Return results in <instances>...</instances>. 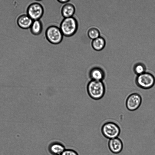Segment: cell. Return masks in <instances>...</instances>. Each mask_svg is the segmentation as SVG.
I'll use <instances>...</instances> for the list:
<instances>
[{"label":"cell","instance_id":"obj_1","mask_svg":"<svg viewBox=\"0 0 155 155\" xmlns=\"http://www.w3.org/2000/svg\"><path fill=\"white\" fill-rule=\"evenodd\" d=\"M88 94L92 99L98 100L102 98L105 94V87L103 81L91 80L88 84Z\"/></svg>","mask_w":155,"mask_h":155},{"label":"cell","instance_id":"obj_2","mask_svg":"<svg viewBox=\"0 0 155 155\" xmlns=\"http://www.w3.org/2000/svg\"><path fill=\"white\" fill-rule=\"evenodd\" d=\"M78 27L77 20L72 17L64 18L61 22L60 28L63 35L69 37L76 33Z\"/></svg>","mask_w":155,"mask_h":155},{"label":"cell","instance_id":"obj_3","mask_svg":"<svg viewBox=\"0 0 155 155\" xmlns=\"http://www.w3.org/2000/svg\"><path fill=\"white\" fill-rule=\"evenodd\" d=\"M135 82L137 85L144 89L153 87L155 84V77L151 73L146 72L136 77Z\"/></svg>","mask_w":155,"mask_h":155},{"label":"cell","instance_id":"obj_4","mask_svg":"<svg viewBox=\"0 0 155 155\" xmlns=\"http://www.w3.org/2000/svg\"><path fill=\"white\" fill-rule=\"evenodd\" d=\"M101 131L105 137L110 140L118 137L120 133V129L117 124L110 121L103 125Z\"/></svg>","mask_w":155,"mask_h":155},{"label":"cell","instance_id":"obj_5","mask_svg":"<svg viewBox=\"0 0 155 155\" xmlns=\"http://www.w3.org/2000/svg\"><path fill=\"white\" fill-rule=\"evenodd\" d=\"M63 36L60 28L54 25L48 27L45 31L47 40L53 44H58L61 43L63 39Z\"/></svg>","mask_w":155,"mask_h":155},{"label":"cell","instance_id":"obj_6","mask_svg":"<svg viewBox=\"0 0 155 155\" xmlns=\"http://www.w3.org/2000/svg\"><path fill=\"white\" fill-rule=\"evenodd\" d=\"M44 11L42 5L37 2L31 4L27 9V15L33 21L39 20L42 17Z\"/></svg>","mask_w":155,"mask_h":155},{"label":"cell","instance_id":"obj_7","mask_svg":"<svg viewBox=\"0 0 155 155\" xmlns=\"http://www.w3.org/2000/svg\"><path fill=\"white\" fill-rule=\"evenodd\" d=\"M142 102V98L141 95L137 93H133L127 97L126 101V106L128 110L134 111L139 108Z\"/></svg>","mask_w":155,"mask_h":155},{"label":"cell","instance_id":"obj_8","mask_svg":"<svg viewBox=\"0 0 155 155\" xmlns=\"http://www.w3.org/2000/svg\"><path fill=\"white\" fill-rule=\"evenodd\" d=\"M108 146L109 150L112 153L117 154L122 150L123 144L122 140L119 138L117 137L109 140Z\"/></svg>","mask_w":155,"mask_h":155},{"label":"cell","instance_id":"obj_9","mask_svg":"<svg viewBox=\"0 0 155 155\" xmlns=\"http://www.w3.org/2000/svg\"><path fill=\"white\" fill-rule=\"evenodd\" d=\"M48 150L52 155H60L65 149L64 145L58 142L51 143L48 147Z\"/></svg>","mask_w":155,"mask_h":155},{"label":"cell","instance_id":"obj_10","mask_svg":"<svg viewBox=\"0 0 155 155\" xmlns=\"http://www.w3.org/2000/svg\"><path fill=\"white\" fill-rule=\"evenodd\" d=\"M33 21L27 15L24 14L18 18L17 23L21 28L27 29L30 28Z\"/></svg>","mask_w":155,"mask_h":155},{"label":"cell","instance_id":"obj_11","mask_svg":"<svg viewBox=\"0 0 155 155\" xmlns=\"http://www.w3.org/2000/svg\"><path fill=\"white\" fill-rule=\"evenodd\" d=\"M91 80L103 81L105 77L104 71L101 68L95 67L92 68L89 72Z\"/></svg>","mask_w":155,"mask_h":155},{"label":"cell","instance_id":"obj_12","mask_svg":"<svg viewBox=\"0 0 155 155\" xmlns=\"http://www.w3.org/2000/svg\"><path fill=\"white\" fill-rule=\"evenodd\" d=\"M75 12V7L71 3H67L64 5L61 10V14L64 18L73 17Z\"/></svg>","mask_w":155,"mask_h":155},{"label":"cell","instance_id":"obj_13","mask_svg":"<svg viewBox=\"0 0 155 155\" xmlns=\"http://www.w3.org/2000/svg\"><path fill=\"white\" fill-rule=\"evenodd\" d=\"M30 31L33 35H38L41 32L42 30V24L39 20H34L30 27Z\"/></svg>","mask_w":155,"mask_h":155},{"label":"cell","instance_id":"obj_14","mask_svg":"<svg viewBox=\"0 0 155 155\" xmlns=\"http://www.w3.org/2000/svg\"><path fill=\"white\" fill-rule=\"evenodd\" d=\"M105 44V42L104 39L101 37H99L93 40L91 44L93 48L97 51L102 49L104 47Z\"/></svg>","mask_w":155,"mask_h":155},{"label":"cell","instance_id":"obj_15","mask_svg":"<svg viewBox=\"0 0 155 155\" xmlns=\"http://www.w3.org/2000/svg\"><path fill=\"white\" fill-rule=\"evenodd\" d=\"M146 70V68L144 65L141 63L136 64L133 68L134 72L137 76L145 72Z\"/></svg>","mask_w":155,"mask_h":155},{"label":"cell","instance_id":"obj_16","mask_svg":"<svg viewBox=\"0 0 155 155\" xmlns=\"http://www.w3.org/2000/svg\"><path fill=\"white\" fill-rule=\"evenodd\" d=\"M87 35L90 38L94 40L99 37L100 32L97 29L92 28L88 30Z\"/></svg>","mask_w":155,"mask_h":155},{"label":"cell","instance_id":"obj_17","mask_svg":"<svg viewBox=\"0 0 155 155\" xmlns=\"http://www.w3.org/2000/svg\"><path fill=\"white\" fill-rule=\"evenodd\" d=\"M60 155H79L75 150L71 149H65Z\"/></svg>","mask_w":155,"mask_h":155},{"label":"cell","instance_id":"obj_18","mask_svg":"<svg viewBox=\"0 0 155 155\" xmlns=\"http://www.w3.org/2000/svg\"><path fill=\"white\" fill-rule=\"evenodd\" d=\"M57 1L61 3H67L68 2H69L70 0H57Z\"/></svg>","mask_w":155,"mask_h":155}]
</instances>
